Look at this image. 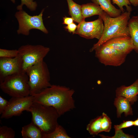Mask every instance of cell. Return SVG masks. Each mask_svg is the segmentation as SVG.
<instances>
[{
    "mask_svg": "<svg viewBox=\"0 0 138 138\" xmlns=\"http://www.w3.org/2000/svg\"><path fill=\"white\" fill-rule=\"evenodd\" d=\"M74 92V89L65 86L52 85L32 95L33 102L54 108L61 116L75 108L73 97Z\"/></svg>",
    "mask_w": 138,
    "mask_h": 138,
    "instance_id": "obj_1",
    "label": "cell"
},
{
    "mask_svg": "<svg viewBox=\"0 0 138 138\" xmlns=\"http://www.w3.org/2000/svg\"><path fill=\"white\" fill-rule=\"evenodd\" d=\"M130 15V12L126 11L115 17H111L106 13L101 17L104 25L103 33L101 38L90 49V52H92L97 47L113 38L130 36L128 23Z\"/></svg>",
    "mask_w": 138,
    "mask_h": 138,
    "instance_id": "obj_2",
    "label": "cell"
},
{
    "mask_svg": "<svg viewBox=\"0 0 138 138\" xmlns=\"http://www.w3.org/2000/svg\"><path fill=\"white\" fill-rule=\"evenodd\" d=\"M32 121L44 134L50 133L59 124L58 118L61 116L54 107L33 102L29 108Z\"/></svg>",
    "mask_w": 138,
    "mask_h": 138,
    "instance_id": "obj_3",
    "label": "cell"
},
{
    "mask_svg": "<svg viewBox=\"0 0 138 138\" xmlns=\"http://www.w3.org/2000/svg\"><path fill=\"white\" fill-rule=\"evenodd\" d=\"M25 72L29 77L30 95L39 93L52 85L49 71L43 60L28 67Z\"/></svg>",
    "mask_w": 138,
    "mask_h": 138,
    "instance_id": "obj_4",
    "label": "cell"
},
{
    "mask_svg": "<svg viewBox=\"0 0 138 138\" xmlns=\"http://www.w3.org/2000/svg\"><path fill=\"white\" fill-rule=\"evenodd\" d=\"M29 78L24 71L6 77L0 83V88L12 97H22L30 95Z\"/></svg>",
    "mask_w": 138,
    "mask_h": 138,
    "instance_id": "obj_5",
    "label": "cell"
},
{
    "mask_svg": "<svg viewBox=\"0 0 138 138\" xmlns=\"http://www.w3.org/2000/svg\"><path fill=\"white\" fill-rule=\"evenodd\" d=\"M44 10L42 9L39 15L33 16L29 15L23 10L16 12L15 16L19 25L17 33L28 36L30 30L35 29L48 34V31L44 25L42 19Z\"/></svg>",
    "mask_w": 138,
    "mask_h": 138,
    "instance_id": "obj_6",
    "label": "cell"
},
{
    "mask_svg": "<svg viewBox=\"0 0 138 138\" xmlns=\"http://www.w3.org/2000/svg\"><path fill=\"white\" fill-rule=\"evenodd\" d=\"M23 61V70L25 72L27 68L43 60L50 51L49 48L40 45H22L18 50Z\"/></svg>",
    "mask_w": 138,
    "mask_h": 138,
    "instance_id": "obj_7",
    "label": "cell"
},
{
    "mask_svg": "<svg viewBox=\"0 0 138 138\" xmlns=\"http://www.w3.org/2000/svg\"><path fill=\"white\" fill-rule=\"evenodd\" d=\"M95 56L105 66H118L125 61L127 54L102 44L94 50Z\"/></svg>",
    "mask_w": 138,
    "mask_h": 138,
    "instance_id": "obj_8",
    "label": "cell"
},
{
    "mask_svg": "<svg viewBox=\"0 0 138 138\" xmlns=\"http://www.w3.org/2000/svg\"><path fill=\"white\" fill-rule=\"evenodd\" d=\"M8 105L2 114L1 118L8 119L13 116H19L23 111L29 112V108L33 102L32 95L22 97H12Z\"/></svg>",
    "mask_w": 138,
    "mask_h": 138,
    "instance_id": "obj_9",
    "label": "cell"
},
{
    "mask_svg": "<svg viewBox=\"0 0 138 138\" xmlns=\"http://www.w3.org/2000/svg\"><path fill=\"white\" fill-rule=\"evenodd\" d=\"M75 34L87 39L96 38L98 40L102 34L104 25L100 16L92 21H86L84 20L78 23Z\"/></svg>",
    "mask_w": 138,
    "mask_h": 138,
    "instance_id": "obj_10",
    "label": "cell"
},
{
    "mask_svg": "<svg viewBox=\"0 0 138 138\" xmlns=\"http://www.w3.org/2000/svg\"><path fill=\"white\" fill-rule=\"evenodd\" d=\"M22 71V60L19 54L13 58L0 57V83L7 76Z\"/></svg>",
    "mask_w": 138,
    "mask_h": 138,
    "instance_id": "obj_11",
    "label": "cell"
},
{
    "mask_svg": "<svg viewBox=\"0 0 138 138\" xmlns=\"http://www.w3.org/2000/svg\"><path fill=\"white\" fill-rule=\"evenodd\" d=\"M102 44L127 55L134 49L133 41L130 36L114 37Z\"/></svg>",
    "mask_w": 138,
    "mask_h": 138,
    "instance_id": "obj_12",
    "label": "cell"
},
{
    "mask_svg": "<svg viewBox=\"0 0 138 138\" xmlns=\"http://www.w3.org/2000/svg\"><path fill=\"white\" fill-rule=\"evenodd\" d=\"M116 97L122 96L126 98L131 105L137 100L138 95V79L130 86L122 85L117 88L116 91Z\"/></svg>",
    "mask_w": 138,
    "mask_h": 138,
    "instance_id": "obj_13",
    "label": "cell"
},
{
    "mask_svg": "<svg viewBox=\"0 0 138 138\" xmlns=\"http://www.w3.org/2000/svg\"><path fill=\"white\" fill-rule=\"evenodd\" d=\"M114 104L117 108L118 118L121 117V114L123 113H124L125 117L133 115L131 104L125 98L122 96L116 97L114 99Z\"/></svg>",
    "mask_w": 138,
    "mask_h": 138,
    "instance_id": "obj_14",
    "label": "cell"
},
{
    "mask_svg": "<svg viewBox=\"0 0 138 138\" xmlns=\"http://www.w3.org/2000/svg\"><path fill=\"white\" fill-rule=\"evenodd\" d=\"M23 138H43V133L32 121L23 126L21 131Z\"/></svg>",
    "mask_w": 138,
    "mask_h": 138,
    "instance_id": "obj_15",
    "label": "cell"
},
{
    "mask_svg": "<svg viewBox=\"0 0 138 138\" xmlns=\"http://www.w3.org/2000/svg\"><path fill=\"white\" fill-rule=\"evenodd\" d=\"M82 15L84 18L95 15L102 16L106 13L98 4L89 3L81 5Z\"/></svg>",
    "mask_w": 138,
    "mask_h": 138,
    "instance_id": "obj_16",
    "label": "cell"
},
{
    "mask_svg": "<svg viewBox=\"0 0 138 138\" xmlns=\"http://www.w3.org/2000/svg\"><path fill=\"white\" fill-rule=\"evenodd\" d=\"M91 0L93 3L99 5L102 10L111 17H116L122 14L120 9L117 8L113 5L111 0Z\"/></svg>",
    "mask_w": 138,
    "mask_h": 138,
    "instance_id": "obj_17",
    "label": "cell"
},
{
    "mask_svg": "<svg viewBox=\"0 0 138 138\" xmlns=\"http://www.w3.org/2000/svg\"><path fill=\"white\" fill-rule=\"evenodd\" d=\"M128 26L134 47V50L138 53V16H134L130 18Z\"/></svg>",
    "mask_w": 138,
    "mask_h": 138,
    "instance_id": "obj_18",
    "label": "cell"
},
{
    "mask_svg": "<svg viewBox=\"0 0 138 138\" xmlns=\"http://www.w3.org/2000/svg\"><path fill=\"white\" fill-rule=\"evenodd\" d=\"M68 4L69 13L74 21L78 23L85 20L81 12V5L73 0H66Z\"/></svg>",
    "mask_w": 138,
    "mask_h": 138,
    "instance_id": "obj_19",
    "label": "cell"
},
{
    "mask_svg": "<svg viewBox=\"0 0 138 138\" xmlns=\"http://www.w3.org/2000/svg\"><path fill=\"white\" fill-rule=\"evenodd\" d=\"M102 115L98 116L91 120L87 125L86 129L90 134L92 135H98L100 132Z\"/></svg>",
    "mask_w": 138,
    "mask_h": 138,
    "instance_id": "obj_20",
    "label": "cell"
},
{
    "mask_svg": "<svg viewBox=\"0 0 138 138\" xmlns=\"http://www.w3.org/2000/svg\"><path fill=\"white\" fill-rule=\"evenodd\" d=\"M71 138L63 127L59 124L51 133L48 134H44L43 138Z\"/></svg>",
    "mask_w": 138,
    "mask_h": 138,
    "instance_id": "obj_21",
    "label": "cell"
},
{
    "mask_svg": "<svg viewBox=\"0 0 138 138\" xmlns=\"http://www.w3.org/2000/svg\"><path fill=\"white\" fill-rule=\"evenodd\" d=\"M100 132H109L111 129L112 122L110 119L107 114L103 112L102 114Z\"/></svg>",
    "mask_w": 138,
    "mask_h": 138,
    "instance_id": "obj_22",
    "label": "cell"
},
{
    "mask_svg": "<svg viewBox=\"0 0 138 138\" xmlns=\"http://www.w3.org/2000/svg\"><path fill=\"white\" fill-rule=\"evenodd\" d=\"M15 133L11 127L6 126L0 127V138H14Z\"/></svg>",
    "mask_w": 138,
    "mask_h": 138,
    "instance_id": "obj_23",
    "label": "cell"
},
{
    "mask_svg": "<svg viewBox=\"0 0 138 138\" xmlns=\"http://www.w3.org/2000/svg\"><path fill=\"white\" fill-rule=\"evenodd\" d=\"M11 0L13 3H15V0ZM21 4L17 7L18 10H22V7L24 5H26L32 11H34L36 9L37 4L36 2L33 1V0H21Z\"/></svg>",
    "mask_w": 138,
    "mask_h": 138,
    "instance_id": "obj_24",
    "label": "cell"
},
{
    "mask_svg": "<svg viewBox=\"0 0 138 138\" xmlns=\"http://www.w3.org/2000/svg\"><path fill=\"white\" fill-rule=\"evenodd\" d=\"M113 4H116L119 7L122 13L124 11L123 6L125 7L126 11L130 12L132 11V8L130 6L131 3L128 0H112Z\"/></svg>",
    "mask_w": 138,
    "mask_h": 138,
    "instance_id": "obj_25",
    "label": "cell"
},
{
    "mask_svg": "<svg viewBox=\"0 0 138 138\" xmlns=\"http://www.w3.org/2000/svg\"><path fill=\"white\" fill-rule=\"evenodd\" d=\"M18 54V50L0 49V57L13 58L17 56Z\"/></svg>",
    "mask_w": 138,
    "mask_h": 138,
    "instance_id": "obj_26",
    "label": "cell"
},
{
    "mask_svg": "<svg viewBox=\"0 0 138 138\" xmlns=\"http://www.w3.org/2000/svg\"><path fill=\"white\" fill-rule=\"evenodd\" d=\"M115 133L112 136H106L99 134V136L103 138H133L134 136L132 135L124 133L122 129H115Z\"/></svg>",
    "mask_w": 138,
    "mask_h": 138,
    "instance_id": "obj_27",
    "label": "cell"
},
{
    "mask_svg": "<svg viewBox=\"0 0 138 138\" xmlns=\"http://www.w3.org/2000/svg\"><path fill=\"white\" fill-rule=\"evenodd\" d=\"M134 125V121L132 120L124 121L119 125H114V129H122L130 127Z\"/></svg>",
    "mask_w": 138,
    "mask_h": 138,
    "instance_id": "obj_28",
    "label": "cell"
},
{
    "mask_svg": "<svg viewBox=\"0 0 138 138\" xmlns=\"http://www.w3.org/2000/svg\"><path fill=\"white\" fill-rule=\"evenodd\" d=\"M9 101L0 96V114H2L4 111L7 107Z\"/></svg>",
    "mask_w": 138,
    "mask_h": 138,
    "instance_id": "obj_29",
    "label": "cell"
},
{
    "mask_svg": "<svg viewBox=\"0 0 138 138\" xmlns=\"http://www.w3.org/2000/svg\"><path fill=\"white\" fill-rule=\"evenodd\" d=\"M77 25H76L73 22L67 25V26H65L64 28L69 32L70 33H72L73 34H74L77 28Z\"/></svg>",
    "mask_w": 138,
    "mask_h": 138,
    "instance_id": "obj_30",
    "label": "cell"
},
{
    "mask_svg": "<svg viewBox=\"0 0 138 138\" xmlns=\"http://www.w3.org/2000/svg\"><path fill=\"white\" fill-rule=\"evenodd\" d=\"M63 24L68 25L73 23L74 21L72 17H65L63 18Z\"/></svg>",
    "mask_w": 138,
    "mask_h": 138,
    "instance_id": "obj_31",
    "label": "cell"
},
{
    "mask_svg": "<svg viewBox=\"0 0 138 138\" xmlns=\"http://www.w3.org/2000/svg\"><path fill=\"white\" fill-rule=\"evenodd\" d=\"M134 6H138V0H128Z\"/></svg>",
    "mask_w": 138,
    "mask_h": 138,
    "instance_id": "obj_32",
    "label": "cell"
},
{
    "mask_svg": "<svg viewBox=\"0 0 138 138\" xmlns=\"http://www.w3.org/2000/svg\"><path fill=\"white\" fill-rule=\"evenodd\" d=\"M134 125L135 126H138V118L134 121Z\"/></svg>",
    "mask_w": 138,
    "mask_h": 138,
    "instance_id": "obj_33",
    "label": "cell"
}]
</instances>
